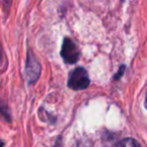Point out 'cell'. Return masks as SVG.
<instances>
[{
	"mask_svg": "<svg viewBox=\"0 0 147 147\" xmlns=\"http://www.w3.org/2000/svg\"><path fill=\"white\" fill-rule=\"evenodd\" d=\"M117 147H141L139 145V143L137 142L136 140L132 138H126V139H123L120 143L118 144Z\"/></svg>",
	"mask_w": 147,
	"mask_h": 147,
	"instance_id": "277c9868",
	"label": "cell"
},
{
	"mask_svg": "<svg viewBox=\"0 0 147 147\" xmlns=\"http://www.w3.org/2000/svg\"><path fill=\"white\" fill-rule=\"evenodd\" d=\"M61 55L63 57V59L67 63H75L79 59L80 51L75 41L71 40L69 37H65L63 39Z\"/></svg>",
	"mask_w": 147,
	"mask_h": 147,
	"instance_id": "7a4b0ae2",
	"label": "cell"
},
{
	"mask_svg": "<svg viewBox=\"0 0 147 147\" xmlns=\"http://www.w3.org/2000/svg\"><path fill=\"white\" fill-rule=\"evenodd\" d=\"M90 84V79L84 67H77L69 74L67 86L73 90H84Z\"/></svg>",
	"mask_w": 147,
	"mask_h": 147,
	"instance_id": "6da1fadb",
	"label": "cell"
},
{
	"mask_svg": "<svg viewBox=\"0 0 147 147\" xmlns=\"http://www.w3.org/2000/svg\"><path fill=\"white\" fill-rule=\"evenodd\" d=\"M39 65L38 63L34 59V57H29L26 65V75L29 82H34L39 76Z\"/></svg>",
	"mask_w": 147,
	"mask_h": 147,
	"instance_id": "3957f363",
	"label": "cell"
},
{
	"mask_svg": "<svg viewBox=\"0 0 147 147\" xmlns=\"http://www.w3.org/2000/svg\"><path fill=\"white\" fill-rule=\"evenodd\" d=\"M145 107L147 109V92H146V97H145Z\"/></svg>",
	"mask_w": 147,
	"mask_h": 147,
	"instance_id": "5b68a950",
	"label": "cell"
}]
</instances>
